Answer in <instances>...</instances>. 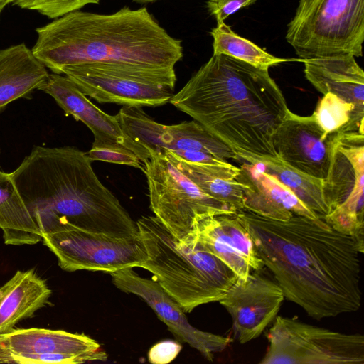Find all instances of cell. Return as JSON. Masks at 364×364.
Wrapping results in <instances>:
<instances>
[{
	"instance_id": "obj_17",
	"label": "cell",
	"mask_w": 364,
	"mask_h": 364,
	"mask_svg": "<svg viewBox=\"0 0 364 364\" xmlns=\"http://www.w3.org/2000/svg\"><path fill=\"white\" fill-rule=\"evenodd\" d=\"M38 90L50 95L67 115L82 122L92 132L94 143L118 144L134 151L144 162L148 155L121 128L117 116L109 115L95 105L66 75L50 73Z\"/></svg>"
},
{
	"instance_id": "obj_6",
	"label": "cell",
	"mask_w": 364,
	"mask_h": 364,
	"mask_svg": "<svg viewBox=\"0 0 364 364\" xmlns=\"http://www.w3.org/2000/svg\"><path fill=\"white\" fill-rule=\"evenodd\" d=\"M285 38L300 58L363 55L364 0H299Z\"/></svg>"
},
{
	"instance_id": "obj_4",
	"label": "cell",
	"mask_w": 364,
	"mask_h": 364,
	"mask_svg": "<svg viewBox=\"0 0 364 364\" xmlns=\"http://www.w3.org/2000/svg\"><path fill=\"white\" fill-rule=\"evenodd\" d=\"M31 51L53 73L67 66L101 63L121 67L174 68L181 41L170 36L146 7L109 14L73 11L38 28Z\"/></svg>"
},
{
	"instance_id": "obj_9",
	"label": "cell",
	"mask_w": 364,
	"mask_h": 364,
	"mask_svg": "<svg viewBox=\"0 0 364 364\" xmlns=\"http://www.w3.org/2000/svg\"><path fill=\"white\" fill-rule=\"evenodd\" d=\"M260 364H363L364 336L277 316Z\"/></svg>"
},
{
	"instance_id": "obj_27",
	"label": "cell",
	"mask_w": 364,
	"mask_h": 364,
	"mask_svg": "<svg viewBox=\"0 0 364 364\" xmlns=\"http://www.w3.org/2000/svg\"><path fill=\"white\" fill-rule=\"evenodd\" d=\"M323 132V138L339 132H358L364 134V117L359 115L355 106L337 95H323L312 114Z\"/></svg>"
},
{
	"instance_id": "obj_35",
	"label": "cell",
	"mask_w": 364,
	"mask_h": 364,
	"mask_svg": "<svg viewBox=\"0 0 364 364\" xmlns=\"http://www.w3.org/2000/svg\"><path fill=\"white\" fill-rule=\"evenodd\" d=\"M1 1H7L9 3H12L14 0H0Z\"/></svg>"
},
{
	"instance_id": "obj_10",
	"label": "cell",
	"mask_w": 364,
	"mask_h": 364,
	"mask_svg": "<svg viewBox=\"0 0 364 364\" xmlns=\"http://www.w3.org/2000/svg\"><path fill=\"white\" fill-rule=\"evenodd\" d=\"M323 190L328 209L323 219L334 230L364 240V134H336Z\"/></svg>"
},
{
	"instance_id": "obj_13",
	"label": "cell",
	"mask_w": 364,
	"mask_h": 364,
	"mask_svg": "<svg viewBox=\"0 0 364 364\" xmlns=\"http://www.w3.org/2000/svg\"><path fill=\"white\" fill-rule=\"evenodd\" d=\"M114 286L120 291L141 298L163 321L178 341L196 349L206 360L223 351L232 338L193 327L181 305L154 279L142 277L133 268L110 272Z\"/></svg>"
},
{
	"instance_id": "obj_22",
	"label": "cell",
	"mask_w": 364,
	"mask_h": 364,
	"mask_svg": "<svg viewBox=\"0 0 364 364\" xmlns=\"http://www.w3.org/2000/svg\"><path fill=\"white\" fill-rule=\"evenodd\" d=\"M48 73L24 43L0 50V112L11 102L28 95Z\"/></svg>"
},
{
	"instance_id": "obj_21",
	"label": "cell",
	"mask_w": 364,
	"mask_h": 364,
	"mask_svg": "<svg viewBox=\"0 0 364 364\" xmlns=\"http://www.w3.org/2000/svg\"><path fill=\"white\" fill-rule=\"evenodd\" d=\"M52 294L46 281L33 269L17 271L0 287V334L12 331L21 321L31 318L46 306Z\"/></svg>"
},
{
	"instance_id": "obj_1",
	"label": "cell",
	"mask_w": 364,
	"mask_h": 364,
	"mask_svg": "<svg viewBox=\"0 0 364 364\" xmlns=\"http://www.w3.org/2000/svg\"><path fill=\"white\" fill-rule=\"evenodd\" d=\"M236 215L284 298L317 320L359 309L364 240L334 230L321 218L294 215L276 220L246 210Z\"/></svg>"
},
{
	"instance_id": "obj_25",
	"label": "cell",
	"mask_w": 364,
	"mask_h": 364,
	"mask_svg": "<svg viewBox=\"0 0 364 364\" xmlns=\"http://www.w3.org/2000/svg\"><path fill=\"white\" fill-rule=\"evenodd\" d=\"M267 173L276 177L311 210L323 218L328 212L325 201L323 181L303 173L280 160L259 163Z\"/></svg>"
},
{
	"instance_id": "obj_5",
	"label": "cell",
	"mask_w": 364,
	"mask_h": 364,
	"mask_svg": "<svg viewBox=\"0 0 364 364\" xmlns=\"http://www.w3.org/2000/svg\"><path fill=\"white\" fill-rule=\"evenodd\" d=\"M147 259L139 267L150 272L186 313L219 301L237 280L220 259L196 242L176 239L156 216L136 221Z\"/></svg>"
},
{
	"instance_id": "obj_19",
	"label": "cell",
	"mask_w": 364,
	"mask_h": 364,
	"mask_svg": "<svg viewBox=\"0 0 364 364\" xmlns=\"http://www.w3.org/2000/svg\"><path fill=\"white\" fill-rule=\"evenodd\" d=\"M0 350L16 354H67L87 362L105 361L107 354L93 338L63 330L17 328L0 334Z\"/></svg>"
},
{
	"instance_id": "obj_14",
	"label": "cell",
	"mask_w": 364,
	"mask_h": 364,
	"mask_svg": "<svg viewBox=\"0 0 364 364\" xmlns=\"http://www.w3.org/2000/svg\"><path fill=\"white\" fill-rule=\"evenodd\" d=\"M261 270L251 271L245 280L237 278L218 301L230 314L233 336L242 344L261 335L284 299L277 282Z\"/></svg>"
},
{
	"instance_id": "obj_11",
	"label": "cell",
	"mask_w": 364,
	"mask_h": 364,
	"mask_svg": "<svg viewBox=\"0 0 364 364\" xmlns=\"http://www.w3.org/2000/svg\"><path fill=\"white\" fill-rule=\"evenodd\" d=\"M42 241L66 272L101 271L109 274L139 267L147 259L139 237L114 238L73 227L42 235Z\"/></svg>"
},
{
	"instance_id": "obj_34",
	"label": "cell",
	"mask_w": 364,
	"mask_h": 364,
	"mask_svg": "<svg viewBox=\"0 0 364 364\" xmlns=\"http://www.w3.org/2000/svg\"><path fill=\"white\" fill-rule=\"evenodd\" d=\"M133 1L138 2V3H149V2L156 1L157 0H133Z\"/></svg>"
},
{
	"instance_id": "obj_2",
	"label": "cell",
	"mask_w": 364,
	"mask_h": 364,
	"mask_svg": "<svg viewBox=\"0 0 364 364\" xmlns=\"http://www.w3.org/2000/svg\"><path fill=\"white\" fill-rule=\"evenodd\" d=\"M169 102L226 144L242 161L279 160L272 137L289 109L269 70L213 54Z\"/></svg>"
},
{
	"instance_id": "obj_18",
	"label": "cell",
	"mask_w": 364,
	"mask_h": 364,
	"mask_svg": "<svg viewBox=\"0 0 364 364\" xmlns=\"http://www.w3.org/2000/svg\"><path fill=\"white\" fill-rule=\"evenodd\" d=\"M235 180L242 189L244 210L276 220H287L294 215L321 218L259 163L242 162Z\"/></svg>"
},
{
	"instance_id": "obj_26",
	"label": "cell",
	"mask_w": 364,
	"mask_h": 364,
	"mask_svg": "<svg viewBox=\"0 0 364 364\" xmlns=\"http://www.w3.org/2000/svg\"><path fill=\"white\" fill-rule=\"evenodd\" d=\"M210 34L213 38V54H223L256 68L269 70L272 66L289 61L267 53L250 41L235 33L224 21L217 22Z\"/></svg>"
},
{
	"instance_id": "obj_12",
	"label": "cell",
	"mask_w": 364,
	"mask_h": 364,
	"mask_svg": "<svg viewBox=\"0 0 364 364\" xmlns=\"http://www.w3.org/2000/svg\"><path fill=\"white\" fill-rule=\"evenodd\" d=\"M116 116L124 133L149 158L165 151L175 154L200 151L222 160L241 161L230 147L194 119L165 125L154 121L141 107L128 106H122Z\"/></svg>"
},
{
	"instance_id": "obj_3",
	"label": "cell",
	"mask_w": 364,
	"mask_h": 364,
	"mask_svg": "<svg viewBox=\"0 0 364 364\" xmlns=\"http://www.w3.org/2000/svg\"><path fill=\"white\" fill-rule=\"evenodd\" d=\"M91 162L74 146H35L10 175L42 235L73 227L114 238L138 237L136 222Z\"/></svg>"
},
{
	"instance_id": "obj_29",
	"label": "cell",
	"mask_w": 364,
	"mask_h": 364,
	"mask_svg": "<svg viewBox=\"0 0 364 364\" xmlns=\"http://www.w3.org/2000/svg\"><path fill=\"white\" fill-rule=\"evenodd\" d=\"M87 154L91 161H101L127 165L141 171L144 168V164L134 151L118 144H108L93 142Z\"/></svg>"
},
{
	"instance_id": "obj_24",
	"label": "cell",
	"mask_w": 364,
	"mask_h": 364,
	"mask_svg": "<svg viewBox=\"0 0 364 364\" xmlns=\"http://www.w3.org/2000/svg\"><path fill=\"white\" fill-rule=\"evenodd\" d=\"M0 229L4 243L35 245L41 232L31 214L10 173L0 171Z\"/></svg>"
},
{
	"instance_id": "obj_33",
	"label": "cell",
	"mask_w": 364,
	"mask_h": 364,
	"mask_svg": "<svg viewBox=\"0 0 364 364\" xmlns=\"http://www.w3.org/2000/svg\"><path fill=\"white\" fill-rule=\"evenodd\" d=\"M9 4V2H8L7 1H0V14L2 11V10L4 9V8Z\"/></svg>"
},
{
	"instance_id": "obj_32",
	"label": "cell",
	"mask_w": 364,
	"mask_h": 364,
	"mask_svg": "<svg viewBox=\"0 0 364 364\" xmlns=\"http://www.w3.org/2000/svg\"><path fill=\"white\" fill-rule=\"evenodd\" d=\"M181 350V346L171 340L163 341L152 346L148 353L152 364H167L173 360Z\"/></svg>"
},
{
	"instance_id": "obj_23",
	"label": "cell",
	"mask_w": 364,
	"mask_h": 364,
	"mask_svg": "<svg viewBox=\"0 0 364 364\" xmlns=\"http://www.w3.org/2000/svg\"><path fill=\"white\" fill-rule=\"evenodd\" d=\"M163 153L207 195L228 205L236 212L244 210L242 189L235 180L240 167L231 163L217 166L189 162L171 151Z\"/></svg>"
},
{
	"instance_id": "obj_7",
	"label": "cell",
	"mask_w": 364,
	"mask_h": 364,
	"mask_svg": "<svg viewBox=\"0 0 364 364\" xmlns=\"http://www.w3.org/2000/svg\"><path fill=\"white\" fill-rule=\"evenodd\" d=\"M142 171L147 179L151 210L181 242L188 239L195 225L203 218L237 213L204 193L164 153L151 155L144 162Z\"/></svg>"
},
{
	"instance_id": "obj_28",
	"label": "cell",
	"mask_w": 364,
	"mask_h": 364,
	"mask_svg": "<svg viewBox=\"0 0 364 364\" xmlns=\"http://www.w3.org/2000/svg\"><path fill=\"white\" fill-rule=\"evenodd\" d=\"M99 2L100 0H14L12 4L22 9L37 11L49 18H58L87 4Z\"/></svg>"
},
{
	"instance_id": "obj_8",
	"label": "cell",
	"mask_w": 364,
	"mask_h": 364,
	"mask_svg": "<svg viewBox=\"0 0 364 364\" xmlns=\"http://www.w3.org/2000/svg\"><path fill=\"white\" fill-rule=\"evenodd\" d=\"M86 96L100 103L158 107L169 102L176 82L174 68L121 67L87 63L63 68Z\"/></svg>"
},
{
	"instance_id": "obj_16",
	"label": "cell",
	"mask_w": 364,
	"mask_h": 364,
	"mask_svg": "<svg viewBox=\"0 0 364 364\" xmlns=\"http://www.w3.org/2000/svg\"><path fill=\"white\" fill-rule=\"evenodd\" d=\"M189 240L220 259L239 279L245 280L252 270L264 267L256 253L250 235L236 213L203 218L183 243Z\"/></svg>"
},
{
	"instance_id": "obj_15",
	"label": "cell",
	"mask_w": 364,
	"mask_h": 364,
	"mask_svg": "<svg viewBox=\"0 0 364 364\" xmlns=\"http://www.w3.org/2000/svg\"><path fill=\"white\" fill-rule=\"evenodd\" d=\"M335 136L323 139L313 114L303 117L289 110L275 131L272 142L280 161L323 181L328 173Z\"/></svg>"
},
{
	"instance_id": "obj_20",
	"label": "cell",
	"mask_w": 364,
	"mask_h": 364,
	"mask_svg": "<svg viewBox=\"0 0 364 364\" xmlns=\"http://www.w3.org/2000/svg\"><path fill=\"white\" fill-rule=\"evenodd\" d=\"M306 78L320 92L352 103L364 117V73L355 56L339 54L301 60Z\"/></svg>"
},
{
	"instance_id": "obj_31",
	"label": "cell",
	"mask_w": 364,
	"mask_h": 364,
	"mask_svg": "<svg viewBox=\"0 0 364 364\" xmlns=\"http://www.w3.org/2000/svg\"><path fill=\"white\" fill-rule=\"evenodd\" d=\"M257 0H208L207 7L217 22L224 21L239 9L250 6Z\"/></svg>"
},
{
	"instance_id": "obj_30",
	"label": "cell",
	"mask_w": 364,
	"mask_h": 364,
	"mask_svg": "<svg viewBox=\"0 0 364 364\" xmlns=\"http://www.w3.org/2000/svg\"><path fill=\"white\" fill-rule=\"evenodd\" d=\"M87 361L82 357L59 353L16 354L0 350L1 363L17 364H80Z\"/></svg>"
}]
</instances>
